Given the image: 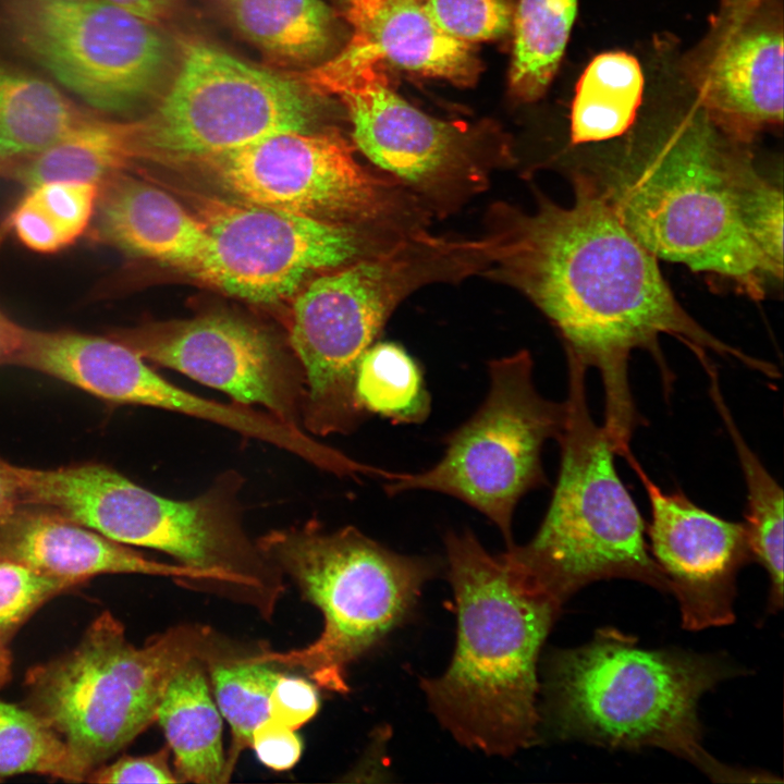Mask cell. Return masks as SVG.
Wrapping results in <instances>:
<instances>
[{
	"label": "cell",
	"mask_w": 784,
	"mask_h": 784,
	"mask_svg": "<svg viewBox=\"0 0 784 784\" xmlns=\"http://www.w3.org/2000/svg\"><path fill=\"white\" fill-rule=\"evenodd\" d=\"M733 669L713 656L649 650L614 628L586 645L556 650L544 671L543 715L560 739L608 748L657 747L684 758L715 781L743 774L701 745V696Z\"/></svg>",
	"instance_id": "obj_4"
},
{
	"label": "cell",
	"mask_w": 784,
	"mask_h": 784,
	"mask_svg": "<svg viewBox=\"0 0 784 784\" xmlns=\"http://www.w3.org/2000/svg\"><path fill=\"white\" fill-rule=\"evenodd\" d=\"M360 409L394 424H420L431 399L416 360L399 344L375 342L360 358L354 379Z\"/></svg>",
	"instance_id": "obj_31"
},
{
	"label": "cell",
	"mask_w": 784,
	"mask_h": 784,
	"mask_svg": "<svg viewBox=\"0 0 784 784\" xmlns=\"http://www.w3.org/2000/svg\"><path fill=\"white\" fill-rule=\"evenodd\" d=\"M23 328L0 307V366L11 365L21 345Z\"/></svg>",
	"instance_id": "obj_41"
},
{
	"label": "cell",
	"mask_w": 784,
	"mask_h": 784,
	"mask_svg": "<svg viewBox=\"0 0 784 784\" xmlns=\"http://www.w3.org/2000/svg\"><path fill=\"white\" fill-rule=\"evenodd\" d=\"M644 75L633 56L605 52L585 69L571 111V142L586 145L622 136L634 124L641 103Z\"/></svg>",
	"instance_id": "obj_28"
},
{
	"label": "cell",
	"mask_w": 784,
	"mask_h": 784,
	"mask_svg": "<svg viewBox=\"0 0 784 784\" xmlns=\"http://www.w3.org/2000/svg\"><path fill=\"white\" fill-rule=\"evenodd\" d=\"M586 181L658 259L677 262L754 299L782 282L754 238L780 191L750 140L699 106L569 172Z\"/></svg>",
	"instance_id": "obj_2"
},
{
	"label": "cell",
	"mask_w": 784,
	"mask_h": 784,
	"mask_svg": "<svg viewBox=\"0 0 784 784\" xmlns=\"http://www.w3.org/2000/svg\"><path fill=\"white\" fill-rule=\"evenodd\" d=\"M457 637L446 671L420 686L462 745L510 756L531 746L541 721L537 662L562 604L490 554L470 530L444 540Z\"/></svg>",
	"instance_id": "obj_3"
},
{
	"label": "cell",
	"mask_w": 784,
	"mask_h": 784,
	"mask_svg": "<svg viewBox=\"0 0 784 784\" xmlns=\"http://www.w3.org/2000/svg\"><path fill=\"white\" fill-rule=\"evenodd\" d=\"M24 52L100 111L122 112L154 95L171 52L156 25L108 0H1Z\"/></svg>",
	"instance_id": "obj_14"
},
{
	"label": "cell",
	"mask_w": 784,
	"mask_h": 784,
	"mask_svg": "<svg viewBox=\"0 0 784 784\" xmlns=\"http://www.w3.org/2000/svg\"><path fill=\"white\" fill-rule=\"evenodd\" d=\"M622 457L647 493L649 551L678 601L683 627L700 630L731 624L736 576L752 560L745 523L698 506L682 490L663 491L632 450Z\"/></svg>",
	"instance_id": "obj_17"
},
{
	"label": "cell",
	"mask_w": 784,
	"mask_h": 784,
	"mask_svg": "<svg viewBox=\"0 0 784 784\" xmlns=\"http://www.w3.org/2000/svg\"><path fill=\"white\" fill-rule=\"evenodd\" d=\"M179 61L155 108L133 122L140 158L208 160L275 134L308 132L317 118L298 81L207 41H182Z\"/></svg>",
	"instance_id": "obj_12"
},
{
	"label": "cell",
	"mask_w": 784,
	"mask_h": 784,
	"mask_svg": "<svg viewBox=\"0 0 784 784\" xmlns=\"http://www.w3.org/2000/svg\"><path fill=\"white\" fill-rule=\"evenodd\" d=\"M294 731L269 718L253 731L250 747L264 765L275 771L290 770L303 752L302 738Z\"/></svg>",
	"instance_id": "obj_38"
},
{
	"label": "cell",
	"mask_w": 784,
	"mask_h": 784,
	"mask_svg": "<svg viewBox=\"0 0 784 784\" xmlns=\"http://www.w3.org/2000/svg\"><path fill=\"white\" fill-rule=\"evenodd\" d=\"M422 5L443 33L467 44L503 35L513 20L509 0H425Z\"/></svg>",
	"instance_id": "obj_35"
},
{
	"label": "cell",
	"mask_w": 784,
	"mask_h": 784,
	"mask_svg": "<svg viewBox=\"0 0 784 784\" xmlns=\"http://www.w3.org/2000/svg\"><path fill=\"white\" fill-rule=\"evenodd\" d=\"M256 542L321 612L323 628L305 647L261 646L245 659L305 671L317 686L338 694L350 690V666L409 616L436 573L426 558L399 554L354 526L328 531L315 518Z\"/></svg>",
	"instance_id": "obj_7"
},
{
	"label": "cell",
	"mask_w": 784,
	"mask_h": 784,
	"mask_svg": "<svg viewBox=\"0 0 784 784\" xmlns=\"http://www.w3.org/2000/svg\"><path fill=\"white\" fill-rule=\"evenodd\" d=\"M205 161L243 201L321 221L417 231L431 216L397 180L359 164L335 132L280 133Z\"/></svg>",
	"instance_id": "obj_13"
},
{
	"label": "cell",
	"mask_w": 784,
	"mask_h": 784,
	"mask_svg": "<svg viewBox=\"0 0 784 784\" xmlns=\"http://www.w3.org/2000/svg\"><path fill=\"white\" fill-rule=\"evenodd\" d=\"M574 201L563 207L537 192L531 212L498 204L489 216L492 262L482 273L524 294L559 332L566 355L598 370L604 424L617 455L630 450L644 424L629 383V359L649 352L663 385L673 375L659 344L662 334L701 360L709 353L771 376L774 366L714 336L681 305L659 259L624 226L605 200L569 173Z\"/></svg>",
	"instance_id": "obj_1"
},
{
	"label": "cell",
	"mask_w": 784,
	"mask_h": 784,
	"mask_svg": "<svg viewBox=\"0 0 784 784\" xmlns=\"http://www.w3.org/2000/svg\"><path fill=\"white\" fill-rule=\"evenodd\" d=\"M306 82L341 96L356 147L431 215L458 209L488 187L494 171L513 163L495 131L432 118L396 95L380 62L342 51L308 72Z\"/></svg>",
	"instance_id": "obj_10"
},
{
	"label": "cell",
	"mask_w": 784,
	"mask_h": 784,
	"mask_svg": "<svg viewBox=\"0 0 784 784\" xmlns=\"http://www.w3.org/2000/svg\"><path fill=\"white\" fill-rule=\"evenodd\" d=\"M235 28L268 56L292 64L320 59L334 21L322 0H215Z\"/></svg>",
	"instance_id": "obj_25"
},
{
	"label": "cell",
	"mask_w": 784,
	"mask_h": 784,
	"mask_svg": "<svg viewBox=\"0 0 784 784\" xmlns=\"http://www.w3.org/2000/svg\"><path fill=\"white\" fill-rule=\"evenodd\" d=\"M566 360V417L556 439L561 460L551 501L531 540L501 555L560 604L587 584L608 578L670 591L649 551L638 506L615 468L612 441L590 414L588 368L572 356Z\"/></svg>",
	"instance_id": "obj_6"
},
{
	"label": "cell",
	"mask_w": 784,
	"mask_h": 784,
	"mask_svg": "<svg viewBox=\"0 0 784 784\" xmlns=\"http://www.w3.org/2000/svg\"><path fill=\"white\" fill-rule=\"evenodd\" d=\"M320 708L319 694L308 679L281 673L268 701L269 718L293 730L310 721Z\"/></svg>",
	"instance_id": "obj_36"
},
{
	"label": "cell",
	"mask_w": 784,
	"mask_h": 784,
	"mask_svg": "<svg viewBox=\"0 0 784 784\" xmlns=\"http://www.w3.org/2000/svg\"><path fill=\"white\" fill-rule=\"evenodd\" d=\"M155 25L171 17L181 0H108Z\"/></svg>",
	"instance_id": "obj_40"
},
{
	"label": "cell",
	"mask_w": 784,
	"mask_h": 784,
	"mask_svg": "<svg viewBox=\"0 0 784 784\" xmlns=\"http://www.w3.org/2000/svg\"><path fill=\"white\" fill-rule=\"evenodd\" d=\"M88 383L91 394L106 402L146 405L205 419L285 450L339 477L352 478L360 469L358 461L266 411L207 400L174 385L123 343L111 345L97 358Z\"/></svg>",
	"instance_id": "obj_19"
},
{
	"label": "cell",
	"mask_w": 784,
	"mask_h": 784,
	"mask_svg": "<svg viewBox=\"0 0 784 784\" xmlns=\"http://www.w3.org/2000/svg\"><path fill=\"white\" fill-rule=\"evenodd\" d=\"M71 587L23 563L0 558V638L7 641L41 604Z\"/></svg>",
	"instance_id": "obj_34"
},
{
	"label": "cell",
	"mask_w": 784,
	"mask_h": 784,
	"mask_svg": "<svg viewBox=\"0 0 784 784\" xmlns=\"http://www.w3.org/2000/svg\"><path fill=\"white\" fill-rule=\"evenodd\" d=\"M433 253L415 240L327 272L296 298L289 342L306 381L302 427L347 434L368 416L354 395L357 365L403 298L436 283Z\"/></svg>",
	"instance_id": "obj_9"
},
{
	"label": "cell",
	"mask_w": 784,
	"mask_h": 784,
	"mask_svg": "<svg viewBox=\"0 0 784 784\" xmlns=\"http://www.w3.org/2000/svg\"><path fill=\"white\" fill-rule=\"evenodd\" d=\"M89 234L134 256L192 272L208 244L197 216L162 189L118 173L100 184Z\"/></svg>",
	"instance_id": "obj_21"
},
{
	"label": "cell",
	"mask_w": 784,
	"mask_h": 784,
	"mask_svg": "<svg viewBox=\"0 0 784 784\" xmlns=\"http://www.w3.org/2000/svg\"><path fill=\"white\" fill-rule=\"evenodd\" d=\"M24 504L47 509L126 546L164 552L217 576L229 597L270 620L285 591L281 571L242 524L236 471L195 499L177 501L136 485L113 468L85 463L53 469L14 466Z\"/></svg>",
	"instance_id": "obj_5"
},
{
	"label": "cell",
	"mask_w": 784,
	"mask_h": 784,
	"mask_svg": "<svg viewBox=\"0 0 784 784\" xmlns=\"http://www.w3.org/2000/svg\"><path fill=\"white\" fill-rule=\"evenodd\" d=\"M354 33L345 52L407 71L470 84L479 62L469 44L443 33L419 0H347Z\"/></svg>",
	"instance_id": "obj_22"
},
{
	"label": "cell",
	"mask_w": 784,
	"mask_h": 784,
	"mask_svg": "<svg viewBox=\"0 0 784 784\" xmlns=\"http://www.w3.org/2000/svg\"><path fill=\"white\" fill-rule=\"evenodd\" d=\"M197 209L208 244L191 274L257 303L282 299L311 274L373 256L415 233L210 197Z\"/></svg>",
	"instance_id": "obj_15"
},
{
	"label": "cell",
	"mask_w": 784,
	"mask_h": 784,
	"mask_svg": "<svg viewBox=\"0 0 784 784\" xmlns=\"http://www.w3.org/2000/svg\"><path fill=\"white\" fill-rule=\"evenodd\" d=\"M770 0H721L708 39L721 37L739 27Z\"/></svg>",
	"instance_id": "obj_39"
},
{
	"label": "cell",
	"mask_w": 784,
	"mask_h": 784,
	"mask_svg": "<svg viewBox=\"0 0 784 784\" xmlns=\"http://www.w3.org/2000/svg\"><path fill=\"white\" fill-rule=\"evenodd\" d=\"M170 748L145 756H123L110 764H101L87 776L90 783H179L169 763Z\"/></svg>",
	"instance_id": "obj_37"
},
{
	"label": "cell",
	"mask_w": 784,
	"mask_h": 784,
	"mask_svg": "<svg viewBox=\"0 0 784 784\" xmlns=\"http://www.w3.org/2000/svg\"><path fill=\"white\" fill-rule=\"evenodd\" d=\"M132 122L93 114L49 148L13 168L4 177L24 187L49 181L101 184L138 159Z\"/></svg>",
	"instance_id": "obj_26"
},
{
	"label": "cell",
	"mask_w": 784,
	"mask_h": 784,
	"mask_svg": "<svg viewBox=\"0 0 784 784\" xmlns=\"http://www.w3.org/2000/svg\"><path fill=\"white\" fill-rule=\"evenodd\" d=\"M21 504L19 486L12 464L0 458V523Z\"/></svg>",
	"instance_id": "obj_42"
},
{
	"label": "cell",
	"mask_w": 784,
	"mask_h": 784,
	"mask_svg": "<svg viewBox=\"0 0 784 784\" xmlns=\"http://www.w3.org/2000/svg\"><path fill=\"white\" fill-rule=\"evenodd\" d=\"M99 196V184L49 181L25 193L0 221V245L13 232L26 248L54 254L87 234Z\"/></svg>",
	"instance_id": "obj_29"
},
{
	"label": "cell",
	"mask_w": 784,
	"mask_h": 784,
	"mask_svg": "<svg viewBox=\"0 0 784 784\" xmlns=\"http://www.w3.org/2000/svg\"><path fill=\"white\" fill-rule=\"evenodd\" d=\"M768 3L734 30L706 39L693 66L700 106L748 140L783 121L782 19L767 12Z\"/></svg>",
	"instance_id": "obj_18"
},
{
	"label": "cell",
	"mask_w": 784,
	"mask_h": 784,
	"mask_svg": "<svg viewBox=\"0 0 784 784\" xmlns=\"http://www.w3.org/2000/svg\"><path fill=\"white\" fill-rule=\"evenodd\" d=\"M93 114L50 82L0 62V179Z\"/></svg>",
	"instance_id": "obj_24"
},
{
	"label": "cell",
	"mask_w": 784,
	"mask_h": 784,
	"mask_svg": "<svg viewBox=\"0 0 784 784\" xmlns=\"http://www.w3.org/2000/svg\"><path fill=\"white\" fill-rule=\"evenodd\" d=\"M489 389L479 408L444 440L442 457L418 473H396L388 495L425 490L455 498L493 523L506 548L518 501L548 485L542 450L561 434L566 406L542 396L528 351L489 363Z\"/></svg>",
	"instance_id": "obj_11"
},
{
	"label": "cell",
	"mask_w": 784,
	"mask_h": 784,
	"mask_svg": "<svg viewBox=\"0 0 784 784\" xmlns=\"http://www.w3.org/2000/svg\"><path fill=\"white\" fill-rule=\"evenodd\" d=\"M206 670L203 660L185 664L171 679L157 710L156 721L173 754L179 783H226L222 719Z\"/></svg>",
	"instance_id": "obj_23"
},
{
	"label": "cell",
	"mask_w": 784,
	"mask_h": 784,
	"mask_svg": "<svg viewBox=\"0 0 784 784\" xmlns=\"http://www.w3.org/2000/svg\"><path fill=\"white\" fill-rule=\"evenodd\" d=\"M5 642L0 638V687L8 682L11 672V657Z\"/></svg>",
	"instance_id": "obj_43"
},
{
	"label": "cell",
	"mask_w": 784,
	"mask_h": 784,
	"mask_svg": "<svg viewBox=\"0 0 784 784\" xmlns=\"http://www.w3.org/2000/svg\"><path fill=\"white\" fill-rule=\"evenodd\" d=\"M578 0H516L510 86L522 100L542 96L552 81L577 13Z\"/></svg>",
	"instance_id": "obj_30"
},
{
	"label": "cell",
	"mask_w": 784,
	"mask_h": 784,
	"mask_svg": "<svg viewBox=\"0 0 784 784\" xmlns=\"http://www.w3.org/2000/svg\"><path fill=\"white\" fill-rule=\"evenodd\" d=\"M110 336L145 360L218 389L235 403L262 406L281 421L303 429L306 381L298 358L248 321L212 314Z\"/></svg>",
	"instance_id": "obj_16"
},
{
	"label": "cell",
	"mask_w": 784,
	"mask_h": 784,
	"mask_svg": "<svg viewBox=\"0 0 784 784\" xmlns=\"http://www.w3.org/2000/svg\"><path fill=\"white\" fill-rule=\"evenodd\" d=\"M241 654L200 624L170 627L136 647L106 611L72 651L27 672L28 708L90 773L157 720L168 685L185 664Z\"/></svg>",
	"instance_id": "obj_8"
},
{
	"label": "cell",
	"mask_w": 784,
	"mask_h": 784,
	"mask_svg": "<svg viewBox=\"0 0 784 784\" xmlns=\"http://www.w3.org/2000/svg\"><path fill=\"white\" fill-rule=\"evenodd\" d=\"M0 558L23 563L72 587L101 574H144L228 592L210 573L147 559L126 544L35 505L21 504L0 523Z\"/></svg>",
	"instance_id": "obj_20"
},
{
	"label": "cell",
	"mask_w": 784,
	"mask_h": 784,
	"mask_svg": "<svg viewBox=\"0 0 784 784\" xmlns=\"http://www.w3.org/2000/svg\"><path fill=\"white\" fill-rule=\"evenodd\" d=\"M245 656L207 665L216 705L231 730V744L225 754L226 782L241 754L250 747L255 727L269 719V696L282 673L267 663L247 661Z\"/></svg>",
	"instance_id": "obj_32"
},
{
	"label": "cell",
	"mask_w": 784,
	"mask_h": 784,
	"mask_svg": "<svg viewBox=\"0 0 784 784\" xmlns=\"http://www.w3.org/2000/svg\"><path fill=\"white\" fill-rule=\"evenodd\" d=\"M709 379V395L734 444L747 489L744 522L752 560L768 572L771 581L769 610L783 607V489L767 470L739 431L724 400L712 360L702 363Z\"/></svg>",
	"instance_id": "obj_27"
},
{
	"label": "cell",
	"mask_w": 784,
	"mask_h": 784,
	"mask_svg": "<svg viewBox=\"0 0 784 784\" xmlns=\"http://www.w3.org/2000/svg\"><path fill=\"white\" fill-rule=\"evenodd\" d=\"M21 773L68 782H85L89 774L36 712L0 700V777Z\"/></svg>",
	"instance_id": "obj_33"
}]
</instances>
